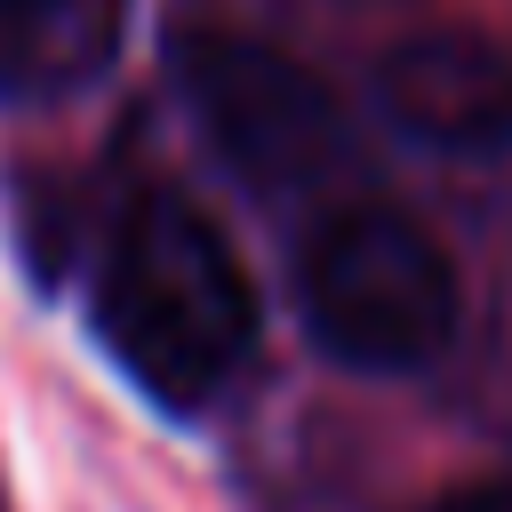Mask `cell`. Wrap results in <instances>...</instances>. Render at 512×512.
I'll list each match as a JSON object with an SVG mask.
<instances>
[{
    "instance_id": "2",
    "label": "cell",
    "mask_w": 512,
    "mask_h": 512,
    "mask_svg": "<svg viewBox=\"0 0 512 512\" xmlns=\"http://www.w3.org/2000/svg\"><path fill=\"white\" fill-rule=\"evenodd\" d=\"M168 72H176V96H184L200 144L272 216L296 224L368 184L352 112L288 48H272L240 24H216V16H184L168 32Z\"/></svg>"
},
{
    "instance_id": "6",
    "label": "cell",
    "mask_w": 512,
    "mask_h": 512,
    "mask_svg": "<svg viewBox=\"0 0 512 512\" xmlns=\"http://www.w3.org/2000/svg\"><path fill=\"white\" fill-rule=\"evenodd\" d=\"M424 512H512V472H496V480H464V488L432 496Z\"/></svg>"
},
{
    "instance_id": "5",
    "label": "cell",
    "mask_w": 512,
    "mask_h": 512,
    "mask_svg": "<svg viewBox=\"0 0 512 512\" xmlns=\"http://www.w3.org/2000/svg\"><path fill=\"white\" fill-rule=\"evenodd\" d=\"M120 32V0H0V104L80 88Z\"/></svg>"
},
{
    "instance_id": "3",
    "label": "cell",
    "mask_w": 512,
    "mask_h": 512,
    "mask_svg": "<svg viewBox=\"0 0 512 512\" xmlns=\"http://www.w3.org/2000/svg\"><path fill=\"white\" fill-rule=\"evenodd\" d=\"M288 296L304 336L360 376L432 368L464 312L448 248L376 184L288 224Z\"/></svg>"
},
{
    "instance_id": "1",
    "label": "cell",
    "mask_w": 512,
    "mask_h": 512,
    "mask_svg": "<svg viewBox=\"0 0 512 512\" xmlns=\"http://www.w3.org/2000/svg\"><path fill=\"white\" fill-rule=\"evenodd\" d=\"M88 328L152 408L200 416L248 376L256 280L192 192L144 176L88 232Z\"/></svg>"
},
{
    "instance_id": "4",
    "label": "cell",
    "mask_w": 512,
    "mask_h": 512,
    "mask_svg": "<svg viewBox=\"0 0 512 512\" xmlns=\"http://www.w3.org/2000/svg\"><path fill=\"white\" fill-rule=\"evenodd\" d=\"M384 120L448 160L512 152V48L488 32H416L376 64Z\"/></svg>"
}]
</instances>
